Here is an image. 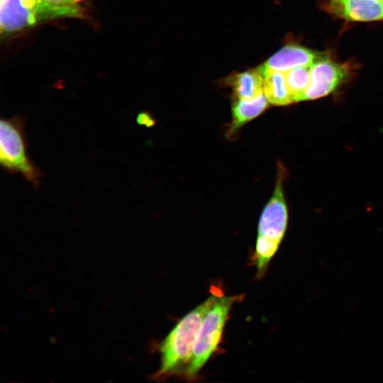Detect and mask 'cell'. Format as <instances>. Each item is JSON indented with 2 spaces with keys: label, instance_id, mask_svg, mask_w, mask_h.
Here are the masks:
<instances>
[{
  "label": "cell",
  "instance_id": "cell-1",
  "mask_svg": "<svg viewBox=\"0 0 383 383\" xmlns=\"http://www.w3.org/2000/svg\"><path fill=\"white\" fill-rule=\"evenodd\" d=\"M217 296H210L186 314L169 333L160 346V367L155 378H161L189 363L201 326Z\"/></svg>",
  "mask_w": 383,
  "mask_h": 383
},
{
  "label": "cell",
  "instance_id": "cell-2",
  "mask_svg": "<svg viewBox=\"0 0 383 383\" xmlns=\"http://www.w3.org/2000/svg\"><path fill=\"white\" fill-rule=\"evenodd\" d=\"M282 172H279L272 197L260 216L255 251L260 269H266L277 252L287 226L288 211L282 188Z\"/></svg>",
  "mask_w": 383,
  "mask_h": 383
},
{
  "label": "cell",
  "instance_id": "cell-3",
  "mask_svg": "<svg viewBox=\"0 0 383 383\" xmlns=\"http://www.w3.org/2000/svg\"><path fill=\"white\" fill-rule=\"evenodd\" d=\"M0 164L6 172L20 174L33 187L39 186L43 172L27 153L24 120L21 116L0 121Z\"/></svg>",
  "mask_w": 383,
  "mask_h": 383
},
{
  "label": "cell",
  "instance_id": "cell-4",
  "mask_svg": "<svg viewBox=\"0 0 383 383\" xmlns=\"http://www.w3.org/2000/svg\"><path fill=\"white\" fill-rule=\"evenodd\" d=\"M240 296L216 297L207 312L194 343L185 374L194 379L217 348L230 309Z\"/></svg>",
  "mask_w": 383,
  "mask_h": 383
},
{
  "label": "cell",
  "instance_id": "cell-5",
  "mask_svg": "<svg viewBox=\"0 0 383 383\" xmlns=\"http://www.w3.org/2000/svg\"><path fill=\"white\" fill-rule=\"evenodd\" d=\"M350 69L346 63H338L326 55L310 67V79L304 100H313L334 91L349 76Z\"/></svg>",
  "mask_w": 383,
  "mask_h": 383
},
{
  "label": "cell",
  "instance_id": "cell-6",
  "mask_svg": "<svg viewBox=\"0 0 383 383\" xmlns=\"http://www.w3.org/2000/svg\"><path fill=\"white\" fill-rule=\"evenodd\" d=\"M41 0H1V33L18 31L40 20L38 6Z\"/></svg>",
  "mask_w": 383,
  "mask_h": 383
},
{
  "label": "cell",
  "instance_id": "cell-7",
  "mask_svg": "<svg viewBox=\"0 0 383 383\" xmlns=\"http://www.w3.org/2000/svg\"><path fill=\"white\" fill-rule=\"evenodd\" d=\"M323 56L303 46L289 44L272 55L259 69L263 75L270 72H285L294 67L311 66Z\"/></svg>",
  "mask_w": 383,
  "mask_h": 383
},
{
  "label": "cell",
  "instance_id": "cell-8",
  "mask_svg": "<svg viewBox=\"0 0 383 383\" xmlns=\"http://www.w3.org/2000/svg\"><path fill=\"white\" fill-rule=\"evenodd\" d=\"M324 7L341 18L353 21L383 19V4L379 0H324Z\"/></svg>",
  "mask_w": 383,
  "mask_h": 383
},
{
  "label": "cell",
  "instance_id": "cell-9",
  "mask_svg": "<svg viewBox=\"0 0 383 383\" xmlns=\"http://www.w3.org/2000/svg\"><path fill=\"white\" fill-rule=\"evenodd\" d=\"M269 105L265 94L250 99H234L232 103V121L226 131L228 138H233L248 122L260 115Z\"/></svg>",
  "mask_w": 383,
  "mask_h": 383
},
{
  "label": "cell",
  "instance_id": "cell-10",
  "mask_svg": "<svg viewBox=\"0 0 383 383\" xmlns=\"http://www.w3.org/2000/svg\"><path fill=\"white\" fill-rule=\"evenodd\" d=\"M264 79L265 76L258 68L232 76L228 84L236 98L250 99L263 94Z\"/></svg>",
  "mask_w": 383,
  "mask_h": 383
},
{
  "label": "cell",
  "instance_id": "cell-11",
  "mask_svg": "<svg viewBox=\"0 0 383 383\" xmlns=\"http://www.w3.org/2000/svg\"><path fill=\"white\" fill-rule=\"evenodd\" d=\"M264 76L263 92L269 103L285 106L294 102L284 72H270Z\"/></svg>",
  "mask_w": 383,
  "mask_h": 383
},
{
  "label": "cell",
  "instance_id": "cell-12",
  "mask_svg": "<svg viewBox=\"0 0 383 383\" xmlns=\"http://www.w3.org/2000/svg\"><path fill=\"white\" fill-rule=\"evenodd\" d=\"M82 0H42V19L64 16H80L82 9L79 4Z\"/></svg>",
  "mask_w": 383,
  "mask_h": 383
},
{
  "label": "cell",
  "instance_id": "cell-13",
  "mask_svg": "<svg viewBox=\"0 0 383 383\" xmlns=\"http://www.w3.org/2000/svg\"><path fill=\"white\" fill-rule=\"evenodd\" d=\"M310 67H297L284 72L294 102L304 101V95L310 79Z\"/></svg>",
  "mask_w": 383,
  "mask_h": 383
},
{
  "label": "cell",
  "instance_id": "cell-14",
  "mask_svg": "<svg viewBox=\"0 0 383 383\" xmlns=\"http://www.w3.org/2000/svg\"><path fill=\"white\" fill-rule=\"evenodd\" d=\"M136 121L139 125L145 126L146 127H151L155 123V119L149 113L145 111L140 112L138 115Z\"/></svg>",
  "mask_w": 383,
  "mask_h": 383
},
{
  "label": "cell",
  "instance_id": "cell-15",
  "mask_svg": "<svg viewBox=\"0 0 383 383\" xmlns=\"http://www.w3.org/2000/svg\"><path fill=\"white\" fill-rule=\"evenodd\" d=\"M382 4H383V0H382Z\"/></svg>",
  "mask_w": 383,
  "mask_h": 383
},
{
  "label": "cell",
  "instance_id": "cell-16",
  "mask_svg": "<svg viewBox=\"0 0 383 383\" xmlns=\"http://www.w3.org/2000/svg\"><path fill=\"white\" fill-rule=\"evenodd\" d=\"M379 1H382V0H379Z\"/></svg>",
  "mask_w": 383,
  "mask_h": 383
}]
</instances>
